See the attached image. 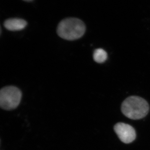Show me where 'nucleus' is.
<instances>
[{
    "mask_svg": "<svg viewBox=\"0 0 150 150\" xmlns=\"http://www.w3.org/2000/svg\"><path fill=\"white\" fill-rule=\"evenodd\" d=\"M149 106L142 98L131 96L126 98L121 105V111L126 117L134 120L140 119L148 114Z\"/></svg>",
    "mask_w": 150,
    "mask_h": 150,
    "instance_id": "1",
    "label": "nucleus"
},
{
    "mask_svg": "<svg viewBox=\"0 0 150 150\" xmlns=\"http://www.w3.org/2000/svg\"><path fill=\"white\" fill-rule=\"evenodd\" d=\"M86 26L83 22L76 18H68L62 20L58 25L57 33L60 37L67 40H75L84 34Z\"/></svg>",
    "mask_w": 150,
    "mask_h": 150,
    "instance_id": "2",
    "label": "nucleus"
},
{
    "mask_svg": "<svg viewBox=\"0 0 150 150\" xmlns=\"http://www.w3.org/2000/svg\"><path fill=\"white\" fill-rule=\"evenodd\" d=\"M22 93L13 86L3 88L0 91V105L3 109L11 110L18 107L21 100Z\"/></svg>",
    "mask_w": 150,
    "mask_h": 150,
    "instance_id": "3",
    "label": "nucleus"
},
{
    "mask_svg": "<svg viewBox=\"0 0 150 150\" xmlns=\"http://www.w3.org/2000/svg\"><path fill=\"white\" fill-rule=\"evenodd\" d=\"M114 129L119 139L125 144L131 143L136 139L135 129L129 124L123 123H116Z\"/></svg>",
    "mask_w": 150,
    "mask_h": 150,
    "instance_id": "4",
    "label": "nucleus"
},
{
    "mask_svg": "<svg viewBox=\"0 0 150 150\" xmlns=\"http://www.w3.org/2000/svg\"><path fill=\"white\" fill-rule=\"evenodd\" d=\"M27 23L24 20L20 18H10L5 21L4 25L7 29L11 31H18L24 29Z\"/></svg>",
    "mask_w": 150,
    "mask_h": 150,
    "instance_id": "5",
    "label": "nucleus"
},
{
    "mask_svg": "<svg viewBox=\"0 0 150 150\" xmlns=\"http://www.w3.org/2000/svg\"><path fill=\"white\" fill-rule=\"evenodd\" d=\"M94 60L99 64L104 63L107 59V54L106 51L102 48H98L94 51Z\"/></svg>",
    "mask_w": 150,
    "mask_h": 150,
    "instance_id": "6",
    "label": "nucleus"
},
{
    "mask_svg": "<svg viewBox=\"0 0 150 150\" xmlns=\"http://www.w3.org/2000/svg\"><path fill=\"white\" fill-rule=\"evenodd\" d=\"M23 1H32V0H23Z\"/></svg>",
    "mask_w": 150,
    "mask_h": 150,
    "instance_id": "7",
    "label": "nucleus"
}]
</instances>
